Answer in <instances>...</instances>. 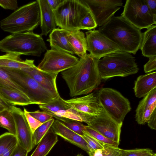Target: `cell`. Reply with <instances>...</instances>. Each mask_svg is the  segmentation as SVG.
I'll return each instance as SVG.
<instances>
[{
  "instance_id": "obj_31",
  "label": "cell",
  "mask_w": 156,
  "mask_h": 156,
  "mask_svg": "<svg viewBox=\"0 0 156 156\" xmlns=\"http://www.w3.org/2000/svg\"><path fill=\"white\" fill-rule=\"evenodd\" d=\"M55 121L52 118L43 123L38 127L33 133V140L34 144H37L47 132L51 127Z\"/></svg>"
},
{
  "instance_id": "obj_23",
  "label": "cell",
  "mask_w": 156,
  "mask_h": 156,
  "mask_svg": "<svg viewBox=\"0 0 156 156\" xmlns=\"http://www.w3.org/2000/svg\"><path fill=\"white\" fill-rule=\"evenodd\" d=\"M142 34L140 49L142 55L150 58L156 56V26L152 25Z\"/></svg>"
},
{
  "instance_id": "obj_15",
  "label": "cell",
  "mask_w": 156,
  "mask_h": 156,
  "mask_svg": "<svg viewBox=\"0 0 156 156\" xmlns=\"http://www.w3.org/2000/svg\"><path fill=\"white\" fill-rule=\"evenodd\" d=\"M65 101L75 110L91 116L99 115L103 110L96 94L93 93Z\"/></svg>"
},
{
  "instance_id": "obj_29",
  "label": "cell",
  "mask_w": 156,
  "mask_h": 156,
  "mask_svg": "<svg viewBox=\"0 0 156 156\" xmlns=\"http://www.w3.org/2000/svg\"><path fill=\"white\" fill-rule=\"evenodd\" d=\"M17 140L15 135L6 132L0 136V156H2L12 146L16 145Z\"/></svg>"
},
{
  "instance_id": "obj_42",
  "label": "cell",
  "mask_w": 156,
  "mask_h": 156,
  "mask_svg": "<svg viewBox=\"0 0 156 156\" xmlns=\"http://www.w3.org/2000/svg\"><path fill=\"white\" fill-rule=\"evenodd\" d=\"M27 151L17 143L11 156H27Z\"/></svg>"
},
{
  "instance_id": "obj_1",
  "label": "cell",
  "mask_w": 156,
  "mask_h": 156,
  "mask_svg": "<svg viewBox=\"0 0 156 156\" xmlns=\"http://www.w3.org/2000/svg\"><path fill=\"white\" fill-rule=\"evenodd\" d=\"M99 59L87 54L75 66L61 72L71 97L89 94L100 85L102 80L98 67Z\"/></svg>"
},
{
  "instance_id": "obj_4",
  "label": "cell",
  "mask_w": 156,
  "mask_h": 156,
  "mask_svg": "<svg viewBox=\"0 0 156 156\" xmlns=\"http://www.w3.org/2000/svg\"><path fill=\"white\" fill-rule=\"evenodd\" d=\"M46 48L42 36L33 31L12 34L0 41V50L6 53L39 57Z\"/></svg>"
},
{
  "instance_id": "obj_13",
  "label": "cell",
  "mask_w": 156,
  "mask_h": 156,
  "mask_svg": "<svg viewBox=\"0 0 156 156\" xmlns=\"http://www.w3.org/2000/svg\"><path fill=\"white\" fill-rule=\"evenodd\" d=\"M89 7L98 26L106 23L122 6V0H83Z\"/></svg>"
},
{
  "instance_id": "obj_32",
  "label": "cell",
  "mask_w": 156,
  "mask_h": 156,
  "mask_svg": "<svg viewBox=\"0 0 156 156\" xmlns=\"http://www.w3.org/2000/svg\"><path fill=\"white\" fill-rule=\"evenodd\" d=\"M68 128L81 136L84 134L86 126L80 121L70 119L61 118L58 120Z\"/></svg>"
},
{
  "instance_id": "obj_38",
  "label": "cell",
  "mask_w": 156,
  "mask_h": 156,
  "mask_svg": "<svg viewBox=\"0 0 156 156\" xmlns=\"http://www.w3.org/2000/svg\"><path fill=\"white\" fill-rule=\"evenodd\" d=\"M23 112L29 127L33 133L43 123L31 116L29 114V112L24 108Z\"/></svg>"
},
{
  "instance_id": "obj_17",
  "label": "cell",
  "mask_w": 156,
  "mask_h": 156,
  "mask_svg": "<svg viewBox=\"0 0 156 156\" xmlns=\"http://www.w3.org/2000/svg\"><path fill=\"white\" fill-rule=\"evenodd\" d=\"M156 108V88L152 90L139 102L136 110L135 118L137 123H147L151 115Z\"/></svg>"
},
{
  "instance_id": "obj_6",
  "label": "cell",
  "mask_w": 156,
  "mask_h": 156,
  "mask_svg": "<svg viewBox=\"0 0 156 156\" xmlns=\"http://www.w3.org/2000/svg\"><path fill=\"white\" fill-rule=\"evenodd\" d=\"M83 0H63L53 11L57 26L69 31L80 30V23L90 11Z\"/></svg>"
},
{
  "instance_id": "obj_8",
  "label": "cell",
  "mask_w": 156,
  "mask_h": 156,
  "mask_svg": "<svg viewBox=\"0 0 156 156\" xmlns=\"http://www.w3.org/2000/svg\"><path fill=\"white\" fill-rule=\"evenodd\" d=\"M96 95L106 112L117 122L123 123L131 110L129 100L118 91L109 88L101 89Z\"/></svg>"
},
{
  "instance_id": "obj_22",
  "label": "cell",
  "mask_w": 156,
  "mask_h": 156,
  "mask_svg": "<svg viewBox=\"0 0 156 156\" xmlns=\"http://www.w3.org/2000/svg\"><path fill=\"white\" fill-rule=\"evenodd\" d=\"M66 37L74 54L80 58L87 54L86 39L83 32L80 30L67 31Z\"/></svg>"
},
{
  "instance_id": "obj_25",
  "label": "cell",
  "mask_w": 156,
  "mask_h": 156,
  "mask_svg": "<svg viewBox=\"0 0 156 156\" xmlns=\"http://www.w3.org/2000/svg\"><path fill=\"white\" fill-rule=\"evenodd\" d=\"M0 95L11 105H27L33 104L24 94L8 88L0 87Z\"/></svg>"
},
{
  "instance_id": "obj_47",
  "label": "cell",
  "mask_w": 156,
  "mask_h": 156,
  "mask_svg": "<svg viewBox=\"0 0 156 156\" xmlns=\"http://www.w3.org/2000/svg\"><path fill=\"white\" fill-rule=\"evenodd\" d=\"M17 144L10 148L2 156H11Z\"/></svg>"
},
{
  "instance_id": "obj_12",
  "label": "cell",
  "mask_w": 156,
  "mask_h": 156,
  "mask_svg": "<svg viewBox=\"0 0 156 156\" xmlns=\"http://www.w3.org/2000/svg\"><path fill=\"white\" fill-rule=\"evenodd\" d=\"M122 122L119 123L104 110L97 116H93L87 126L107 138L119 143Z\"/></svg>"
},
{
  "instance_id": "obj_39",
  "label": "cell",
  "mask_w": 156,
  "mask_h": 156,
  "mask_svg": "<svg viewBox=\"0 0 156 156\" xmlns=\"http://www.w3.org/2000/svg\"><path fill=\"white\" fill-rule=\"evenodd\" d=\"M103 156H119L118 147L103 144Z\"/></svg>"
},
{
  "instance_id": "obj_5",
  "label": "cell",
  "mask_w": 156,
  "mask_h": 156,
  "mask_svg": "<svg viewBox=\"0 0 156 156\" xmlns=\"http://www.w3.org/2000/svg\"><path fill=\"white\" fill-rule=\"evenodd\" d=\"M135 58L130 54L120 51L99 59L98 67L101 80L116 76L126 77L138 73Z\"/></svg>"
},
{
  "instance_id": "obj_49",
  "label": "cell",
  "mask_w": 156,
  "mask_h": 156,
  "mask_svg": "<svg viewBox=\"0 0 156 156\" xmlns=\"http://www.w3.org/2000/svg\"><path fill=\"white\" fill-rule=\"evenodd\" d=\"M8 108H9L4 106L0 103V112Z\"/></svg>"
},
{
  "instance_id": "obj_33",
  "label": "cell",
  "mask_w": 156,
  "mask_h": 156,
  "mask_svg": "<svg viewBox=\"0 0 156 156\" xmlns=\"http://www.w3.org/2000/svg\"><path fill=\"white\" fill-rule=\"evenodd\" d=\"M154 153L149 148L125 150L118 148L119 156H151Z\"/></svg>"
},
{
  "instance_id": "obj_51",
  "label": "cell",
  "mask_w": 156,
  "mask_h": 156,
  "mask_svg": "<svg viewBox=\"0 0 156 156\" xmlns=\"http://www.w3.org/2000/svg\"><path fill=\"white\" fill-rule=\"evenodd\" d=\"M151 156H156V154L155 153H154V154L152 155Z\"/></svg>"
},
{
  "instance_id": "obj_37",
  "label": "cell",
  "mask_w": 156,
  "mask_h": 156,
  "mask_svg": "<svg viewBox=\"0 0 156 156\" xmlns=\"http://www.w3.org/2000/svg\"><path fill=\"white\" fill-rule=\"evenodd\" d=\"M29 113L31 116L42 123L53 117L51 115L44 111H41L39 110L34 112H29Z\"/></svg>"
},
{
  "instance_id": "obj_19",
  "label": "cell",
  "mask_w": 156,
  "mask_h": 156,
  "mask_svg": "<svg viewBox=\"0 0 156 156\" xmlns=\"http://www.w3.org/2000/svg\"><path fill=\"white\" fill-rule=\"evenodd\" d=\"M41 13V35L47 36L57 26L53 11L49 6L47 0H38Z\"/></svg>"
},
{
  "instance_id": "obj_16",
  "label": "cell",
  "mask_w": 156,
  "mask_h": 156,
  "mask_svg": "<svg viewBox=\"0 0 156 156\" xmlns=\"http://www.w3.org/2000/svg\"><path fill=\"white\" fill-rule=\"evenodd\" d=\"M22 69L46 90L57 97L60 96L56 84V79L58 74L43 71L35 65Z\"/></svg>"
},
{
  "instance_id": "obj_36",
  "label": "cell",
  "mask_w": 156,
  "mask_h": 156,
  "mask_svg": "<svg viewBox=\"0 0 156 156\" xmlns=\"http://www.w3.org/2000/svg\"><path fill=\"white\" fill-rule=\"evenodd\" d=\"M82 136L87 143L89 151L104 148L103 143L98 141L84 131V134Z\"/></svg>"
},
{
  "instance_id": "obj_45",
  "label": "cell",
  "mask_w": 156,
  "mask_h": 156,
  "mask_svg": "<svg viewBox=\"0 0 156 156\" xmlns=\"http://www.w3.org/2000/svg\"><path fill=\"white\" fill-rule=\"evenodd\" d=\"M63 0H47L48 3L53 11L55 10Z\"/></svg>"
},
{
  "instance_id": "obj_40",
  "label": "cell",
  "mask_w": 156,
  "mask_h": 156,
  "mask_svg": "<svg viewBox=\"0 0 156 156\" xmlns=\"http://www.w3.org/2000/svg\"><path fill=\"white\" fill-rule=\"evenodd\" d=\"M0 6L5 9L15 11L18 8L17 1L16 0H0Z\"/></svg>"
},
{
  "instance_id": "obj_11",
  "label": "cell",
  "mask_w": 156,
  "mask_h": 156,
  "mask_svg": "<svg viewBox=\"0 0 156 156\" xmlns=\"http://www.w3.org/2000/svg\"><path fill=\"white\" fill-rule=\"evenodd\" d=\"M87 50L98 59L109 54L121 51L115 44L98 30H90L85 33Z\"/></svg>"
},
{
  "instance_id": "obj_48",
  "label": "cell",
  "mask_w": 156,
  "mask_h": 156,
  "mask_svg": "<svg viewBox=\"0 0 156 156\" xmlns=\"http://www.w3.org/2000/svg\"><path fill=\"white\" fill-rule=\"evenodd\" d=\"M0 103L4 106L9 108L11 105L8 104L4 99L1 97L0 95Z\"/></svg>"
},
{
  "instance_id": "obj_9",
  "label": "cell",
  "mask_w": 156,
  "mask_h": 156,
  "mask_svg": "<svg viewBox=\"0 0 156 156\" xmlns=\"http://www.w3.org/2000/svg\"><path fill=\"white\" fill-rule=\"evenodd\" d=\"M121 16L140 30L156 24L146 0H127Z\"/></svg>"
},
{
  "instance_id": "obj_27",
  "label": "cell",
  "mask_w": 156,
  "mask_h": 156,
  "mask_svg": "<svg viewBox=\"0 0 156 156\" xmlns=\"http://www.w3.org/2000/svg\"><path fill=\"white\" fill-rule=\"evenodd\" d=\"M39 108L54 117L60 111L66 110L71 108V106L60 96L51 102L46 104L39 105Z\"/></svg>"
},
{
  "instance_id": "obj_20",
  "label": "cell",
  "mask_w": 156,
  "mask_h": 156,
  "mask_svg": "<svg viewBox=\"0 0 156 156\" xmlns=\"http://www.w3.org/2000/svg\"><path fill=\"white\" fill-rule=\"evenodd\" d=\"M156 88V72L139 76L135 81L133 87L136 97H144Z\"/></svg>"
},
{
  "instance_id": "obj_44",
  "label": "cell",
  "mask_w": 156,
  "mask_h": 156,
  "mask_svg": "<svg viewBox=\"0 0 156 156\" xmlns=\"http://www.w3.org/2000/svg\"><path fill=\"white\" fill-rule=\"evenodd\" d=\"M146 1L154 17L156 18V0H146Z\"/></svg>"
},
{
  "instance_id": "obj_30",
  "label": "cell",
  "mask_w": 156,
  "mask_h": 156,
  "mask_svg": "<svg viewBox=\"0 0 156 156\" xmlns=\"http://www.w3.org/2000/svg\"><path fill=\"white\" fill-rule=\"evenodd\" d=\"M0 87L13 90L25 94L23 90L12 80L1 67H0Z\"/></svg>"
},
{
  "instance_id": "obj_28",
  "label": "cell",
  "mask_w": 156,
  "mask_h": 156,
  "mask_svg": "<svg viewBox=\"0 0 156 156\" xmlns=\"http://www.w3.org/2000/svg\"><path fill=\"white\" fill-rule=\"evenodd\" d=\"M0 126L6 129L9 133L16 136L15 121L9 108L0 112Z\"/></svg>"
},
{
  "instance_id": "obj_14",
  "label": "cell",
  "mask_w": 156,
  "mask_h": 156,
  "mask_svg": "<svg viewBox=\"0 0 156 156\" xmlns=\"http://www.w3.org/2000/svg\"><path fill=\"white\" fill-rule=\"evenodd\" d=\"M9 109L14 117L16 130V136L18 143L28 152L34 147L33 133L27 122L23 111L13 105Z\"/></svg>"
},
{
  "instance_id": "obj_2",
  "label": "cell",
  "mask_w": 156,
  "mask_h": 156,
  "mask_svg": "<svg viewBox=\"0 0 156 156\" xmlns=\"http://www.w3.org/2000/svg\"><path fill=\"white\" fill-rule=\"evenodd\" d=\"M98 30L121 51L135 55L140 49L143 33L122 16H113Z\"/></svg>"
},
{
  "instance_id": "obj_10",
  "label": "cell",
  "mask_w": 156,
  "mask_h": 156,
  "mask_svg": "<svg viewBox=\"0 0 156 156\" xmlns=\"http://www.w3.org/2000/svg\"><path fill=\"white\" fill-rule=\"evenodd\" d=\"M79 60L78 58L70 54L51 49L47 50L37 67L45 72L58 74L75 66Z\"/></svg>"
},
{
  "instance_id": "obj_43",
  "label": "cell",
  "mask_w": 156,
  "mask_h": 156,
  "mask_svg": "<svg viewBox=\"0 0 156 156\" xmlns=\"http://www.w3.org/2000/svg\"><path fill=\"white\" fill-rule=\"evenodd\" d=\"M147 123L148 126L151 129H156V108L154 110L151 115Z\"/></svg>"
},
{
  "instance_id": "obj_41",
  "label": "cell",
  "mask_w": 156,
  "mask_h": 156,
  "mask_svg": "<svg viewBox=\"0 0 156 156\" xmlns=\"http://www.w3.org/2000/svg\"><path fill=\"white\" fill-rule=\"evenodd\" d=\"M149 58L148 61L144 65L145 73H151L156 69V56Z\"/></svg>"
},
{
  "instance_id": "obj_26",
  "label": "cell",
  "mask_w": 156,
  "mask_h": 156,
  "mask_svg": "<svg viewBox=\"0 0 156 156\" xmlns=\"http://www.w3.org/2000/svg\"><path fill=\"white\" fill-rule=\"evenodd\" d=\"M57 135L51 127L30 156H46L58 141Z\"/></svg>"
},
{
  "instance_id": "obj_35",
  "label": "cell",
  "mask_w": 156,
  "mask_h": 156,
  "mask_svg": "<svg viewBox=\"0 0 156 156\" xmlns=\"http://www.w3.org/2000/svg\"><path fill=\"white\" fill-rule=\"evenodd\" d=\"M94 17L91 11L89 12L81 20L80 24V30H91L97 27Z\"/></svg>"
},
{
  "instance_id": "obj_46",
  "label": "cell",
  "mask_w": 156,
  "mask_h": 156,
  "mask_svg": "<svg viewBox=\"0 0 156 156\" xmlns=\"http://www.w3.org/2000/svg\"><path fill=\"white\" fill-rule=\"evenodd\" d=\"M103 149L90 151L87 153L90 156H103Z\"/></svg>"
},
{
  "instance_id": "obj_18",
  "label": "cell",
  "mask_w": 156,
  "mask_h": 156,
  "mask_svg": "<svg viewBox=\"0 0 156 156\" xmlns=\"http://www.w3.org/2000/svg\"><path fill=\"white\" fill-rule=\"evenodd\" d=\"M51 127L57 135L80 147L87 153L89 151L87 143L83 137L65 126L59 121L55 120Z\"/></svg>"
},
{
  "instance_id": "obj_24",
  "label": "cell",
  "mask_w": 156,
  "mask_h": 156,
  "mask_svg": "<svg viewBox=\"0 0 156 156\" xmlns=\"http://www.w3.org/2000/svg\"><path fill=\"white\" fill-rule=\"evenodd\" d=\"M21 55L12 53H6L0 55V67L23 69L35 65L34 60L26 59L22 60Z\"/></svg>"
},
{
  "instance_id": "obj_50",
  "label": "cell",
  "mask_w": 156,
  "mask_h": 156,
  "mask_svg": "<svg viewBox=\"0 0 156 156\" xmlns=\"http://www.w3.org/2000/svg\"><path fill=\"white\" fill-rule=\"evenodd\" d=\"M76 156H83V155L81 154H78Z\"/></svg>"
},
{
  "instance_id": "obj_34",
  "label": "cell",
  "mask_w": 156,
  "mask_h": 156,
  "mask_svg": "<svg viewBox=\"0 0 156 156\" xmlns=\"http://www.w3.org/2000/svg\"><path fill=\"white\" fill-rule=\"evenodd\" d=\"M84 131L103 144L117 147H118L120 144V143L116 142L107 138L89 127L87 125L86 126Z\"/></svg>"
},
{
  "instance_id": "obj_21",
  "label": "cell",
  "mask_w": 156,
  "mask_h": 156,
  "mask_svg": "<svg viewBox=\"0 0 156 156\" xmlns=\"http://www.w3.org/2000/svg\"><path fill=\"white\" fill-rule=\"evenodd\" d=\"M68 30L55 28L50 33L47 41L51 49L61 51L72 55L74 53L66 37Z\"/></svg>"
},
{
  "instance_id": "obj_7",
  "label": "cell",
  "mask_w": 156,
  "mask_h": 156,
  "mask_svg": "<svg viewBox=\"0 0 156 156\" xmlns=\"http://www.w3.org/2000/svg\"><path fill=\"white\" fill-rule=\"evenodd\" d=\"M1 67L23 90L33 104H48L59 97L46 90L22 69Z\"/></svg>"
},
{
  "instance_id": "obj_3",
  "label": "cell",
  "mask_w": 156,
  "mask_h": 156,
  "mask_svg": "<svg viewBox=\"0 0 156 156\" xmlns=\"http://www.w3.org/2000/svg\"><path fill=\"white\" fill-rule=\"evenodd\" d=\"M41 13L38 0L17 9L0 22L4 31L11 34L33 31L40 24Z\"/></svg>"
}]
</instances>
